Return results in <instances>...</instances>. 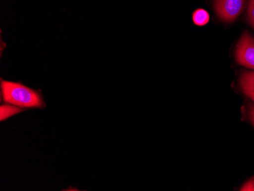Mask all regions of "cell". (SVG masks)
Segmentation results:
<instances>
[{"instance_id":"cell-1","label":"cell","mask_w":254,"mask_h":191,"mask_svg":"<svg viewBox=\"0 0 254 191\" xmlns=\"http://www.w3.org/2000/svg\"><path fill=\"white\" fill-rule=\"evenodd\" d=\"M1 101L23 109H44L47 105L41 91L19 82L1 79Z\"/></svg>"},{"instance_id":"cell-2","label":"cell","mask_w":254,"mask_h":191,"mask_svg":"<svg viewBox=\"0 0 254 191\" xmlns=\"http://www.w3.org/2000/svg\"><path fill=\"white\" fill-rule=\"evenodd\" d=\"M235 60L239 65L254 69V38L248 31L241 35L237 44Z\"/></svg>"},{"instance_id":"cell-3","label":"cell","mask_w":254,"mask_h":191,"mask_svg":"<svg viewBox=\"0 0 254 191\" xmlns=\"http://www.w3.org/2000/svg\"><path fill=\"white\" fill-rule=\"evenodd\" d=\"M245 0H215V12L221 19L233 22L245 8Z\"/></svg>"},{"instance_id":"cell-4","label":"cell","mask_w":254,"mask_h":191,"mask_svg":"<svg viewBox=\"0 0 254 191\" xmlns=\"http://www.w3.org/2000/svg\"><path fill=\"white\" fill-rule=\"evenodd\" d=\"M239 85L243 93L254 102V72L243 71L241 72Z\"/></svg>"},{"instance_id":"cell-5","label":"cell","mask_w":254,"mask_h":191,"mask_svg":"<svg viewBox=\"0 0 254 191\" xmlns=\"http://www.w3.org/2000/svg\"><path fill=\"white\" fill-rule=\"evenodd\" d=\"M25 109L15 106V105H10V104L4 103L0 106V121H6L8 118L15 115L21 113L25 111Z\"/></svg>"},{"instance_id":"cell-6","label":"cell","mask_w":254,"mask_h":191,"mask_svg":"<svg viewBox=\"0 0 254 191\" xmlns=\"http://www.w3.org/2000/svg\"><path fill=\"white\" fill-rule=\"evenodd\" d=\"M210 19L209 14L203 8L195 10L192 14V20L194 24L198 26H204L206 25Z\"/></svg>"},{"instance_id":"cell-7","label":"cell","mask_w":254,"mask_h":191,"mask_svg":"<svg viewBox=\"0 0 254 191\" xmlns=\"http://www.w3.org/2000/svg\"><path fill=\"white\" fill-rule=\"evenodd\" d=\"M248 18L250 25L254 28V0H248Z\"/></svg>"},{"instance_id":"cell-8","label":"cell","mask_w":254,"mask_h":191,"mask_svg":"<svg viewBox=\"0 0 254 191\" xmlns=\"http://www.w3.org/2000/svg\"><path fill=\"white\" fill-rule=\"evenodd\" d=\"M240 191H254V176L248 180L243 186L241 187Z\"/></svg>"},{"instance_id":"cell-9","label":"cell","mask_w":254,"mask_h":191,"mask_svg":"<svg viewBox=\"0 0 254 191\" xmlns=\"http://www.w3.org/2000/svg\"><path fill=\"white\" fill-rule=\"evenodd\" d=\"M248 118H249L250 121L252 123L253 125L254 126V104L249 103L248 105Z\"/></svg>"}]
</instances>
